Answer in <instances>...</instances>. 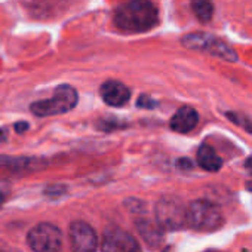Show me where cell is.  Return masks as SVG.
<instances>
[{
    "label": "cell",
    "instance_id": "1",
    "mask_svg": "<svg viewBox=\"0 0 252 252\" xmlns=\"http://www.w3.org/2000/svg\"><path fill=\"white\" fill-rule=\"evenodd\" d=\"M158 8L150 0H129L117 8L114 24L122 32L143 33L158 24Z\"/></svg>",
    "mask_w": 252,
    "mask_h": 252
},
{
    "label": "cell",
    "instance_id": "2",
    "mask_svg": "<svg viewBox=\"0 0 252 252\" xmlns=\"http://www.w3.org/2000/svg\"><path fill=\"white\" fill-rule=\"evenodd\" d=\"M222 224L224 214L218 205L209 200L197 199L187 206V227L196 231L211 233L220 230Z\"/></svg>",
    "mask_w": 252,
    "mask_h": 252
},
{
    "label": "cell",
    "instance_id": "3",
    "mask_svg": "<svg viewBox=\"0 0 252 252\" xmlns=\"http://www.w3.org/2000/svg\"><path fill=\"white\" fill-rule=\"evenodd\" d=\"M155 218L162 230H181L187 227V208L180 197L166 194L158 200L155 208Z\"/></svg>",
    "mask_w": 252,
    "mask_h": 252
},
{
    "label": "cell",
    "instance_id": "4",
    "mask_svg": "<svg viewBox=\"0 0 252 252\" xmlns=\"http://www.w3.org/2000/svg\"><path fill=\"white\" fill-rule=\"evenodd\" d=\"M77 92L73 86L70 85H60L54 95L48 99H40L36 101L30 105V110L40 117H48V116H57V114H64L70 110H73L77 104Z\"/></svg>",
    "mask_w": 252,
    "mask_h": 252
},
{
    "label": "cell",
    "instance_id": "5",
    "mask_svg": "<svg viewBox=\"0 0 252 252\" xmlns=\"http://www.w3.org/2000/svg\"><path fill=\"white\" fill-rule=\"evenodd\" d=\"M183 46H186L187 49H193V51H200V52H208L212 57L221 58L224 61L228 63H236L237 61V55L234 52V49L227 45L224 40L208 34V33H191L187 34L181 39Z\"/></svg>",
    "mask_w": 252,
    "mask_h": 252
},
{
    "label": "cell",
    "instance_id": "6",
    "mask_svg": "<svg viewBox=\"0 0 252 252\" xmlns=\"http://www.w3.org/2000/svg\"><path fill=\"white\" fill-rule=\"evenodd\" d=\"M27 240L34 252H60L63 248L61 230L49 222H42L33 227Z\"/></svg>",
    "mask_w": 252,
    "mask_h": 252
},
{
    "label": "cell",
    "instance_id": "7",
    "mask_svg": "<svg viewBox=\"0 0 252 252\" xmlns=\"http://www.w3.org/2000/svg\"><path fill=\"white\" fill-rule=\"evenodd\" d=\"M101 251L102 252H143L138 240L131 233L119 227H108L104 230Z\"/></svg>",
    "mask_w": 252,
    "mask_h": 252
},
{
    "label": "cell",
    "instance_id": "8",
    "mask_svg": "<svg viewBox=\"0 0 252 252\" xmlns=\"http://www.w3.org/2000/svg\"><path fill=\"white\" fill-rule=\"evenodd\" d=\"M71 252H96L98 237L95 230L85 221H74L70 225Z\"/></svg>",
    "mask_w": 252,
    "mask_h": 252
},
{
    "label": "cell",
    "instance_id": "9",
    "mask_svg": "<svg viewBox=\"0 0 252 252\" xmlns=\"http://www.w3.org/2000/svg\"><path fill=\"white\" fill-rule=\"evenodd\" d=\"M99 95L102 101L111 107H122L131 99L129 88L119 80H107L99 88Z\"/></svg>",
    "mask_w": 252,
    "mask_h": 252
},
{
    "label": "cell",
    "instance_id": "10",
    "mask_svg": "<svg viewBox=\"0 0 252 252\" xmlns=\"http://www.w3.org/2000/svg\"><path fill=\"white\" fill-rule=\"evenodd\" d=\"M197 123H199V113L190 105H183L171 117L169 126H171V129L175 132L187 134L196 128Z\"/></svg>",
    "mask_w": 252,
    "mask_h": 252
},
{
    "label": "cell",
    "instance_id": "11",
    "mask_svg": "<svg viewBox=\"0 0 252 252\" xmlns=\"http://www.w3.org/2000/svg\"><path fill=\"white\" fill-rule=\"evenodd\" d=\"M137 228L141 234V237L146 240L149 246H159L163 240V230L159 227L156 221H150L147 218H141L137 221Z\"/></svg>",
    "mask_w": 252,
    "mask_h": 252
},
{
    "label": "cell",
    "instance_id": "12",
    "mask_svg": "<svg viewBox=\"0 0 252 252\" xmlns=\"http://www.w3.org/2000/svg\"><path fill=\"white\" fill-rule=\"evenodd\" d=\"M197 163L202 169L208 172H217L222 166V159L215 153L212 147L202 144L197 150Z\"/></svg>",
    "mask_w": 252,
    "mask_h": 252
},
{
    "label": "cell",
    "instance_id": "13",
    "mask_svg": "<svg viewBox=\"0 0 252 252\" xmlns=\"http://www.w3.org/2000/svg\"><path fill=\"white\" fill-rule=\"evenodd\" d=\"M191 11L199 21L208 23L214 15V5L211 0H191Z\"/></svg>",
    "mask_w": 252,
    "mask_h": 252
},
{
    "label": "cell",
    "instance_id": "14",
    "mask_svg": "<svg viewBox=\"0 0 252 252\" xmlns=\"http://www.w3.org/2000/svg\"><path fill=\"white\" fill-rule=\"evenodd\" d=\"M225 116L230 119V122L240 126V128L245 129L246 132L252 134V120L249 117H246V116H243L240 113H234V111H228V113H225Z\"/></svg>",
    "mask_w": 252,
    "mask_h": 252
},
{
    "label": "cell",
    "instance_id": "15",
    "mask_svg": "<svg viewBox=\"0 0 252 252\" xmlns=\"http://www.w3.org/2000/svg\"><path fill=\"white\" fill-rule=\"evenodd\" d=\"M15 129H17V132H24L26 129H29V123H26V122L17 123L15 125Z\"/></svg>",
    "mask_w": 252,
    "mask_h": 252
},
{
    "label": "cell",
    "instance_id": "16",
    "mask_svg": "<svg viewBox=\"0 0 252 252\" xmlns=\"http://www.w3.org/2000/svg\"><path fill=\"white\" fill-rule=\"evenodd\" d=\"M245 168H246V171H248V172H251V174H252V158L246 159V162H245Z\"/></svg>",
    "mask_w": 252,
    "mask_h": 252
},
{
    "label": "cell",
    "instance_id": "17",
    "mask_svg": "<svg viewBox=\"0 0 252 252\" xmlns=\"http://www.w3.org/2000/svg\"><path fill=\"white\" fill-rule=\"evenodd\" d=\"M5 199H6V191L0 190V208H2V205H3V202H5Z\"/></svg>",
    "mask_w": 252,
    "mask_h": 252
},
{
    "label": "cell",
    "instance_id": "18",
    "mask_svg": "<svg viewBox=\"0 0 252 252\" xmlns=\"http://www.w3.org/2000/svg\"><path fill=\"white\" fill-rule=\"evenodd\" d=\"M2 252H15V251H2Z\"/></svg>",
    "mask_w": 252,
    "mask_h": 252
},
{
    "label": "cell",
    "instance_id": "19",
    "mask_svg": "<svg viewBox=\"0 0 252 252\" xmlns=\"http://www.w3.org/2000/svg\"><path fill=\"white\" fill-rule=\"evenodd\" d=\"M208 252H215V251H208Z\"/></svg>",
    "mask_w": 252,
    "mask_h": 252
}]
</instances>
